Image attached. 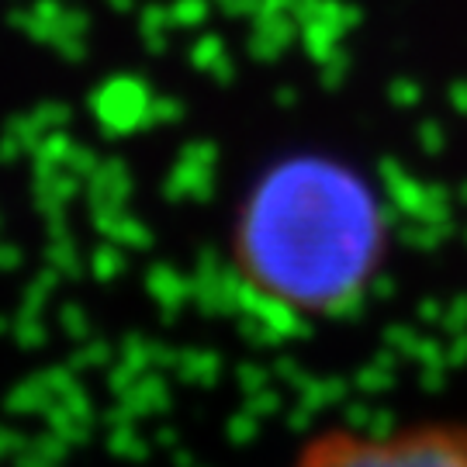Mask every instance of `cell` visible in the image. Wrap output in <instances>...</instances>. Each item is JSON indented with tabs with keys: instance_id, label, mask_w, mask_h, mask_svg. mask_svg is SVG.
Here are the masks:
<instances>
[{
	"instance_id": "6da1fadb",
	"label": "cell",
	"mask_w": 467,
	"mask_h": 467,
	"mask_svg": "<svg viewBox=\"0 0 467 467\" xmlns=\"http://www.w3.org/2000/svg\"><path fill=\"white\" fill-rule=\"evenodd\" d=\"M384 215L370 187L329 156H287L250 187L233 229L239 287L291 322L350 312L381 270Z\"/></svg>"
},
{
	"instance_id": "7a4b0ae2",
	"label": "cell",
	"mask_w": 467,
	"mask_h": 467,
	"mask_svg": "<svg viewBox=\"0 0 467 467\" xmlns=\"http://www.w3.org/2000/svg\"><path fill=\"white\" fill-rule=\"evenodd\" d=\"M284 467H467V416L399 426H322Z\"/></svg>"
}]
</instances>
